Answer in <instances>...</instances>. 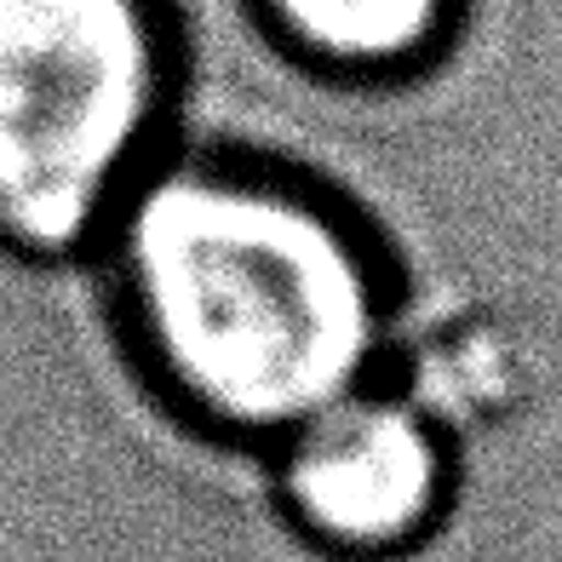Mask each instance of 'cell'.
Returning <instances> with one entry per match:
<instances>
[{"label": "cell", "instance_id": "1", "mask_svg": "<svg viewBox=\"0 0 562 562\" xmlns=\"http://www.w3.org/2000/svg\"><path fill=\"white\" fill-rule=\"evenodd\" d=\"M92 270L144 396L213 448L270 453L391 368L385 241L334 184L265 149L184 138L115 213Z\"/></svg>", "mask_w": 562, "mask_h": 562}, {"label": "cell", "instance_id": "4", "mask_svg": "<svg viewBox=\"0 0 562 562\" xmlns=\"http://www.w3.org/2000/svg\"><path fill=\"white\" fill-rule=\"evenodd\" d=\"M281 58L334 81H385L448 41L459 0H247Z\"/></svg>", "mask_w": 562, "mask_h": 562}, {"label": "cell", "instance_id": "2", "mask_svg": "<svg viewBox=\"0 0 562 562\" xmlns=\"http://www.w3.org/2000/svg\"><path fill=\"white\" fill-rule=\"evenodd\" d=\"M178 0H0V259L92 265L133 190L184 144Z\"/></svg>", "mask_w": 562, "mask_h": 562}, {"label": "cell", "instance_id": "3", "mask_svg": "<svg viewBox=\"0 0 562 562\" xmlns=\"http://www.w3.org/2000/svg\"><path fill=\"white\" fill-rule=\"evenodd\" d=\"M270 494L293 540L334 562H396L453 505V430L396 379L339 396L270 453Z\"/></svg>", "mask_w": 562, "mask_h": 562}]
</instances>
